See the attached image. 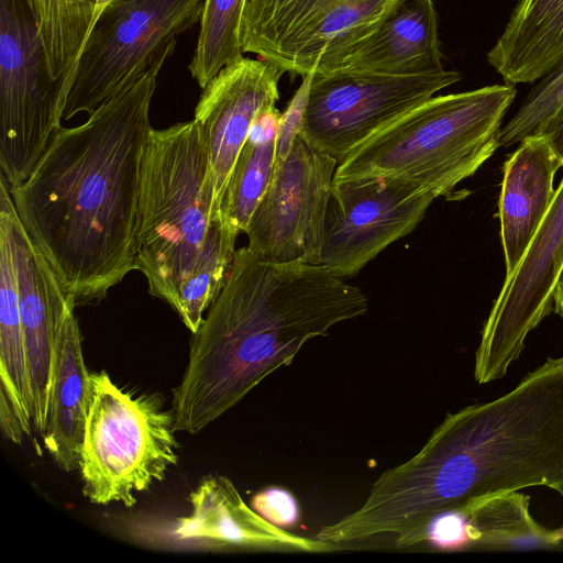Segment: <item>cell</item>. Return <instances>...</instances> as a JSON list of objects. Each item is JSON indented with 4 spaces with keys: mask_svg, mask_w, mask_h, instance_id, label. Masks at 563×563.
Wrapping results in <instances>:
<instances>
[{
    "mask_svg": "<svg viewBox=\"0 0 563 563\" xmlns=\"http://www.w3.org/2000/svg\"><path fill=\"white\" fill-rule=\"evenodd\" d=\"M0 229L10 240L18 309L26 350L33 428L44 432L56 346L68 311L76 306L20 221L9 184L0 176Z\"/></svg>",
    "mask_w": 563,
    "mask_h": 563,
    "instance_id": "5bb4252c",
    "label": "cell"
},
{
    "mask_svg": "<svg viewBox=\"0 0 563 563\" xmlns=\"http://www.w3.org/2000/svg\"><path fill=\"white\" fill-rule=\"evenodd\" d=\"M519 109L498 132L499 146L509 147L540 134L563 102V58L537 80Z\"/></svg>",
    "mask_w": 563,
    "mask_h": 563,
    "instance_id": "484cf974",
    "label": "cell"
},
{
    "mask_svg": "<svg viewBox=\"0 0 563 563\" xmlns=\"http://www.w3.org/2000/svg\"><path fill=\"white\" fill-rule=\"evenodd\" d=\"M365 292L321 265L263 261L236 250L228 278L192 333L173 389L175 430L197 434L311 339L364 316Z\"/></svg>",
    "mask_w": 563,
    "mask_h": 563,
    "instance_id": "3957f363",
    "label": "cell"
},
{
    "mask_svg": "<svg viewBox=\"0 0 563 563\" xmlns=\"http://www.w3.org/2000/svg\"><path fill=\"white\" fill-rule=\"evenodd\" d=\"M280 120L275 106L258 113L232 169L220 213L223 223L238 234L246 231L273 176Z\"/></svg>",
    "mask_w": 563,
    "mask_h": 563,
    "instance_id": "7402d4cb",
    "label": "cell"
},
{
    "mask_svg": "<svg viewBox=\"0 0 563 563\" xmlns=\"http://www.w3.org/2000/svg\"><path fill=\"white\" fill-rule=\"evenodd\" d=\"M514 85L431 97L373 135L338 165L333 181L387 177L449 194L499 147Z\"/></svg>",
    "mask_w": 563,
    "mask_h": 563,
    "instance_id": "5b68a950",
    "label": "cell"
},
{
    "mask_svg": "<svg viewBox=\"0 0 563 563\" xmlns=\"http://www.w3.org/2000/svg\"><path fill=\"white\" fill-rule=\"evenodd\" d=\"M561 158L544 135L530 136L504 164L498 201L506 275L514 272L550 209Z\"/></svg>",
    "mask_w": 563,
    "mask_h": 563,
    "instance_id": "d6986e66",
    "label": "cell"
},
{
    "mask_svg": "<svg viewBox=\"0 0 563 563\" xmlns=\"http://www.w3.org/2000/svg\"><path fill=\"white\" fill-rule=\"evenodd\" d=\"M238 235L214 210L197 122L153 129L142 161L135 269L191 333L228 278Z\"/></svg>",
    "mask_w": 563,
    "mask_h": 563,
    "instance_id": "277c9868",
    "label": "cell"
},
{
    "mask_svg": "<svg viewBox=\"0 0 563 563\" xmlns=\"http://www.w3.org/2000/svg\"><path fill=\"white\" fill-rule=\"evenodd\" d=\"M338 164L298 134L292 139L244 232L255 255L276 264L319 265Z\"/></svg>",
    "mask_w": 563,
    "mask_h": 563,
    "instance_id": "8fae6325",
    "label": "cell"
},
{
    "mask_svg": "<svg viewBox=\"0 0 563 563\" xmlns=\"http://www.w3.org/2000/svg\"><path fill=\"white\" fill-rule=\"evenodd\" d=\"M454 70L384 75L334 69L311 74L298 135L341 164L391 122L459 81Z\"/></svg>",
    "mask_w": 563,
    "mask_h": 563,
    "instance_id": "9c48e42d",
    "label": "cell"
},
{
    "mask_svg": "<svg viewBox=\"0 0 563 563\" xmlns=\"http://www.w3.org/2000/svg\"><path fill=\"white\" fill-rule=\"evenodd\" d=\"M251 507L268 522L282 529L294 527L299 520V507L286 489L269 487L256 493Z\"/></svg>",
    "mask_w": 563,
    "mask_h": 563,
    "instance_id": "4316f807",
    "label": "cell"
},
{
    "mask_svg": "<svg viewBox=\"0 0 563 563\" xmlns=\"http://www.w3.org/2000/svg\"><path fill=\"white\" fill-rule=\"evenodd\" d=\"M66 101L29 3L0 0V167L9 186L30 175L60 128Z\"/></svg>",
    "mask_w": 563,
    "mask_h": 563,
    "instance_id": "ba28073f",
    "label": "cell"
},
{
    "mask_svg": "<svg viewBox=\"0 0 563 563\" xmlns=\"http://www.w3.org/2000/svg\"><path fill=\"white\" fill-rule=\"evenodd\" d=\"M173 410L157 395L120 388L104 371L91 373L80 450L82 494L92 504H136L178 463Z\"/></svg>",
    "mask_w": 563,
    "mask_h": 563,
    "instance_id": "8992f818",
    "label": "cell"
},
{
    "mask_svg": "<svg viewBox=\"0 0 563 563\" xmlns=\"http://www.w3.org/2000/svg\"><path fill=\"white\" fill-rule=\"evenodd\" d=\"M285 73L263 60L241 57L203 88L195 110L208 156L217 214L236 162L258 113L276 104ZM222 219V218H221Z\"/></svg>",
    "mask_w": 563,
    "mask_h": 563,
    "instance_id": "9a60e30c",
    "label": "cell"
},
{
    "mask_svg": "<svg viewBox=\"0 0 563 563\" xmlns=\"http://www.w3.org/2000/svg\"><path fill=\"white\" fill-rule=\"evenodd\" d=\"M550 488L558 492L563 498V482L553 484L550 486ZM552 537L555 545L561 544L563 542V526L558 529H553Z\"/></svg>",
    "mask_w": 563,
    "mask_h": 563,
    "instance_id": "4dcf8cb0",
    "label": "cell"
},
{
    "mask_svg": "<svg viewBox=\"0 0 563 563\" xmlns=\"http://www.w3.org/2000/svg\"><path fill=\"white\" fill-rule=\"evenodd\" d=\"M563 269V176L550 209L523 256L506 275L484 323L475 352L474 378H501L517 361L528 334L553 309V291Z\"/></svg>",
    "mask_w": 563,
    "mask_h": 563,
    "instance_id": "7c38bea8",
    "label": "cell"
},
{
    "mask_svg": "<svg viewBox=\"0 0 563 563\" xmlns=\"http://www.w3.org/2000/svg\"><path fill=\"white\" fill-rule=\"evenodd\" d=\"M90 375L84 361L79 325L71 308L56 346L47 421L41 434L45 450L64 472L79 468L90 398Z\"/></svg>",
    "mask_w": 563,
    "mask_h": 563,
    "instance_id": "ffe728a7",
    "label": "cell"
},
{
    "mask_svg": "<svg viewBox=\"0 0 563 563\" xmlns=\"http://www.w3.org/2000/svg\"><path fill=\"white\" fill-rule=\"evenodd\" d=\"M442 58L433 0H394L331 70L423 75L443 70Z\"/></svg>",
    "mask_w": 563,
    "mask_h": 563,
    "instance_id": "e0dca14e",
    "label": "cell"
},
{
    "mask_svg": "<svg viewBox=\"0 0 563 563\" xmlns=\"http://www.w3.org/2000/svg\"><path fill=\"white\" fill-rule=\"evenodd\" d=\"M190 514L177 519L179 540L219 548L330 552L335 544L308 539L274 526L250 508L233 483L222 475L203 477L189 494Z\"/></svg>",
    "mask_w": 563,
    "mask_h": 563,
    "instance_id": "2e32d148",
    "label": "cell"
},
{
    "mask_svg": "<svg viewBox=\"0 0 563 563\" xmlns=\"http://www.w3.org/2000/svg\"><path fill=\"white\" fill-rule=\"evenodd\" d=\"M563 482V356L509 393L446 413L424 445L385 471L350 514L362 538L418 544L439 514L479 497Z\"/></svg>",
    "mask_w": 563,
    "mask_h": 563,
    "instance_id": "7a4b0ae2",
    "label": "cell"
},
{
    "mask_svg": "<svg viewBox=\"0 0 563 563\" xmlns=\"http://www.w3.org/2000/svg\"><path fill=\"white\" fill-rule=\"evenodd\" d=\"M553 308L554 311L563 320V269L559 276V279L553 291Z\"/></svg>",
    "mask_w": 563,
    "mask_h": 563,
    "instance_id": "f546056e",
    "label": "cell"
},
{
    "mask_svg": "<svg viewBox=\"0 0 563 563\" xmlns=\"http://www.w3.org/2000/svg\"><path fill=\"white\" fill-rule=\"evenodd\" d=\"M394 0H247L243 53L302 77L331 70Z\"/></svg>",
    "mask_w": 563,
    "mask_h": 563,
    "instance_id": "30bf717a",
    "label": "cell"
},
{
    "mask_svg": "<svg viewBox=\"0 0 563 563\" xmlns=\"http://www.w3.org/2000/svg\"><path fill=\"white\" fill-rule=\"evenodd\" d=\"M530 496L519 490L497 493L437 515L424 528L421 543L442 550H506L555 547L552 530L530 515Z\"/></svg>",
    "mask_w": 563,
    "mask_h": 563,
    "instance_id": "ac0fdd59",
    "label": "cell"
},
{
    "mask_svg": "<svg viewBox=\"0 0 563 563\" xmlns=\"http://www.w3.org/2000/svg\"><path fill=\"white\" fill-rule=\"evenodd\" d=\"M247 0H203L197 45L188 69L203 89L227 65L243 57L241 23Z\"/></svg>",
    "mask_w": 563,
    "mask_h": 563,
    "instance_id": "d4e9b609",
    "label": "cell"
},
{
    "mask_svg": "<svg viewBox=\"0 0 563 563\" xmlns=\"http://www.w3.org/2000/svg\"><path fill=\"white\" fill-rule=\"evenodd\" d=\"M0 426L4 437L13 443L23 440V429L7 398L0 394Z\"/></svg>",
    "mask_w": 563,
    "mask_h": 563,
    "instance_id": "83f0119b",
    "label": "cell"
},
{
    "mask_svg": "<svg viewBox=\"0 0 563 563\" xmlns=\"http://www.w3.org/2000/svg\"><path fill=\"white\" fill-rule=\"evenodd\" d=\"M25 1L35 16L49 73L68 98L80 53L98 18L97 0Z\"/></svg>",
    "mask_w": 563,
    "mask_h": 563,
    "instance_id": "cb8c5ba5",
    "label": "cell"
},
{
    "mask_svg": "<svg viewBox=\"0 0 563 563\" xmlns=\"http://www.w3.org/2000/svg\"><path fill=\"white\" fill-rule=\"evenodd\" d=\"M164 64L82 124L60 126L26 179L9 186L20 221L75 306L99 302L135 269L142 161Z\"/></svg>",
    "mask_w": 563,
    "mask_h": 563,
    "instance_id": "6da1fadb",
    "label": "cell"
},
{
    "mask_svg": "<svg viewBox=\"0 0 563 563\" xmlns=\"http://www.w3.org/2000/svg\"><path fill=\"white\" fill-rule=\"evenodd\" d=\"M563 58V0H518L487 53L506 84H532Z\"/></svg>",
    "mask_w": 563,
    "mask_h": 563,
    "instance_id": "44dd1931",
    "label": "cell"
},
{
    "mask_svg": "<svg viewBox=\"0 0 563 563\" xmlns=\"http://www.w3.org/2000/svg\"><path fill=\"white\" fill-rule=\"evenodd\" d=\"M538 135L547 137L563 163V102Z\"/></svg>",
    "mask_w": 563,
    "mask_h": 563,
    "instance_id": "f1b7e54d",
    "label": "cell"
},
{
    "mask_svg": "<svg viewBox=\"0 0 563 563\" xmlns=\"http://www.w3.org/2000/svg\"><path fill=\"white\" fill-rule=\"evenodd\" d=\"M0 394L12 407L25 434L32 421V394L18 309V284L8 234L0 229Z\"/></svg>",
    "mask_w": 563,
    "mask_h": 563,
    "instance_id": "603a6c76",
    "label": "cell"
},
{
    "mask_svg": "<svg viewBox=\"0 0 563 563\" xmlns=\"http://www.w3.org/2000/svg\"><path fill=\"white\" fill-rule=\"evenodd\" d=\"M438 196L396 178L333 181L319 265L344 278L357 274L398 239L411 233Z\"/></svg>",
    "mask_w": 563,
    "mask_h": 563,
    "instance_id": "4fadbf2b",
    "label": "cell"
},
{
    "mask_svg": "<svg viewBox=\"0 0 563 563\" xmlns=\"http://www.w3.org/2000/svg\"><path fill=\"white\" fill-rule=\"evenodd\" d=\"M203 0H109L80 53L63 120L91 114L174 53Z\"/></svg>",
    "mask_w": 563,
    "mask_h": 563,
    "instance_id": "52a82bcc",
    "label": "cell"
}]
</instances>
